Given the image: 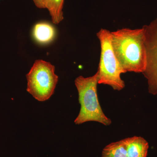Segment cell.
Listing matches in <instances>:
<instances>
[{"mask_svg": "<svg viewBox=\"0 0 157 157\" xmlns=\"http://www.w3.org/2000/svg\"><path fill=\"white\" fill-rule=\"evenodd\" d=\"M111 33L113 48L124 71L143 73L147 62L144 28H123Z\"/></svg>", "mask_w": 157, "mask_h": 157, "instance_id": "obj_1", "label": "cell"}, {"mask_svg": "<svg viewBox=\"0 0 157 157\" xmlns=\"http://www.w3.org/2000/svg\"><path fill=\"white\" fill-rule=\"evenodd\" d=\"M98 71L92 76L84 77L80 76L75 79V84L78 91L80 105L79 113L74 121L76 124L96 121L109 126L112 123L103 112L98 101Z\"/></svg>", "mask_w": 157, "mask_h": 157, "instance_id": "obj_2", "label": "cell"}, {"mask_svg": "<svg viewBox=\"0 0 157 157\" xmlns=\"http://www.w3.org/2000/svg\"><path fill=\"white\" fill-rule=\"evenodd\" d=\"M97 35L101 48L98 70V84L107 85L113 90L120 91L125 86L121 75L126 73L114 53L111 42V32L106 29H101Z\"/></svg>", "mask_w": 157, "mask_h": 157, "instance_id": "obj_3", "label": "cell"}, {"mask_svg": "<svg viewBox=\"0 0 157 157\" xmlns=\"http://www.w3.org/2000/svg\"><path fill=\"white\" fill-rule=\"evenodd\" d=\"M55 67L50 62L37 59L26 74V90L39 102L48 101L55 92L59 81Z\"/></svg>", "mask_w": 157, "mask_h": 157, "instance_id": "obj_4", "label": "cell"}, {"mask_svg": "<svg viewBox=\"0 0 157 157\" xmlns=\"http://www.w3.org/2000/svg\"><path fill=\"white\" fill-rule=\"evenodd\" d=\"M145 31L147 62L143 74L147 79L149 92L157 94V18L143 27Z\"/></svg>", "mask_w": 157, "mask_h": 157, "instance_id": "obj_5", "label": "cell"}, {"mask_svg": "<svg viewBox=\"0 0 157 157\" xmlns=\"http://www.w3.org/2000/svg\"><path fill=\"white\" fill-rule=\"evenodd\" d=\"M33 35L36 42L40 44H47L54 40L56 31L49 23L42 21L36 24L33 30Z\"/></svg>", "mask_w": 157, "mask_h": 157, "instance_id": "obj_6", "label": "cell"}, {"mask_svg": "<svg viewBox=\"0 0 157 157\" xmlns=\"http://www.w3.org/2000/svg\"><path fill=\"white\" fill-rule=\"evenodd\" d=\"M127 140V157H147L148 144L143 137H134L126 138Z\"/></svg>", "mask_w": 157, "mask_h": 157, "instance_id": "obj_7", "label": "cell"}, {"mask_svg": "<svg viewBox=\"0 0 157 157\" xmlns=\"http://www.w3.org/2000/svg\"><path fill=\"white\" fill-rule=\"evenodd\" d=\"M126 139L113 142L105 147L102 152V157H127Z\"/></svg>", "mask_w": 157, "mask_h": 157, "instance_id": "obj_8", "label": "cell"}, {"mask_svg": "<svg viewBox=\"0 0 157 157\" xmlns=\"http://www.w3.org/2000/svg\"><path fill=\"white\" fill-rule=\"evenodd\" d=\"M64 0H53L50 11H48L54 24H59L64 19L63 7Z\"/></svg>", "mask_w": 157, "mask_h": 157, "instance_id": "obj_9", "label": "cell"}, {"mask_svg": "<svg viewBox=\"0 0 157 157\" xmlns=\"http://www.w3.org/2000/svg\"><path fill=\"white\" fill-rule=\"evenodd\" d=\"M34 4L39 9H45V0H33Z\"/></svg>", "mask_w": 157, "mask_h": 157, "instance_id": "obj_10", "label": "cell"}]
</instances>
